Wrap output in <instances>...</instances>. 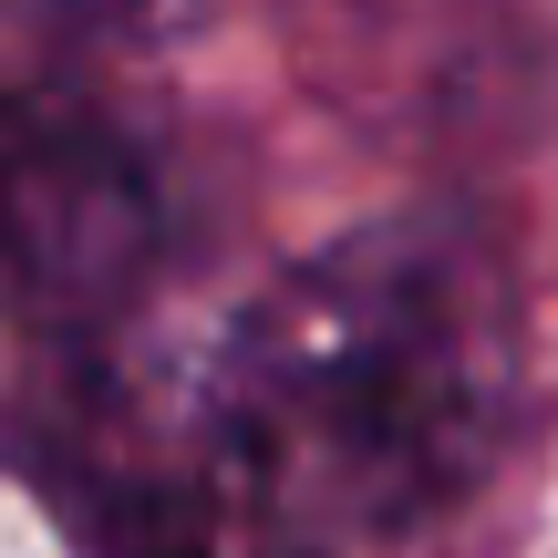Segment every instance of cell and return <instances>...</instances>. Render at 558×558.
Instances as JSON below:
<instances>
[{
  "label": "cell",
  "mask_w": 558,
  "mask_h": 558,
  "mask_svg": "<svg viewBox=\"0 0 558 558\" xmlns=\"http://www.w3.org/2000/svg\"><path fill=\"white\" fill-rule=\"evenodd\" d=\"M527 414L518 269L465 207L362 218L279 269L156 403L41 445L104 558H362L497 476Z\"/></svg>",
  "instance_id": "obj_1"
},
{
  "label": "cell",
  "mask_w": 558,
  "mask_h": 558,
  "mask_svg": "<svg viewBox=\"0 0 558 558\" xmlns=\"http://www.w3.org/2000/svg\"><path fill=\"white\" fill-rule=\"evenodd\" d=\"M156 248V186L94 114L0 94V311L83 320L135 290Z\"/></svg>",
  "instance_id": "obj_2"
},
{
  "label": "cell",
  "mask_w": 558,
  "mask_h": 558,
  "mask_svg": "<svg viewBox=\"0 0 558 558\" xmlns=\"http://www.w3.org/2000/svg\"><path fill=\"white\" fill-rule=\"evenodd\" d=\"M41 11H124V0H41Z\"/></svg>",
  "instance_id": "obj_3"
}]
</instances>
